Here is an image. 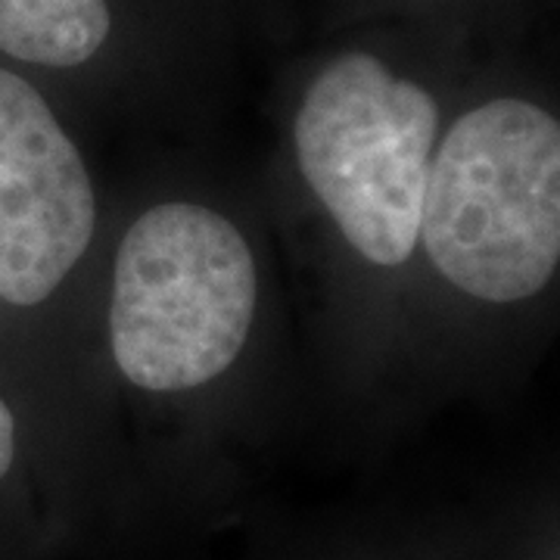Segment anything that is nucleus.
Wrapping results in <instances>:
<instances>
[{
  "instance_id": "f257e3e1",
  "label": "nucleus",
  "mask_w": 560,
  "mask_h": 560,
  "mask_svg": "<svg viewBox=\"0 0 560 560\" xmlns=\"http://www.w3.org/2000/svg\"><path fill=\"white\" fill-rule=\"evenodd\" d=\"M418 237L477 300L521 302L545 290L560 259L558 119L517 97L464 113L430 162Z\"/></svg>"
},
{
  "instance_id": "f03ea898",
  "label": "nucleus",
  "mask_w": 560,
  "mask_h": 560,
  "mask_svg": "<svg viewBox=\"0 0 560 560\" xmlns=\"http://www.w3.org/2000/svg\"><path fill=\"white\" fill-rule=\"evenodd\" d=\"M256 312V261L231 221L190 202L143 212L119 243L109 337L128 381L175 393L241 355Z\"/></svg>"
},
{
  "instance_id": "7ed1b4c3",
  "label": "nucleus",
  "mask_w": 560,
  "mask_h": 560,
  "mask_svg": "<svg viewBox=\"0 0 560 560\" xmlns=\"http://www.w3.org/2000/svg\"><path fill=\"white\" fill-rule=\"evenodd\" d=\"M436 128L430 91L361 50L327 62L302 97V175L374 265H401L415 253Z\"/></svg>"
},
{
  "instance_id": "20e7f679",
  "label": "nucleus",
  "mask_w": 560,
  "mask_h": 560,
  "mask_svg": "<svg viewBox=\"0 0 560 560\" xmlns=\"http://www.w3.org/2000/svg\"><path fill=\"white\" fill-rule=\"evenodd\" d=\"M94 184L47 101L0 69V296L38 305L94 237Z\"/></svg>"
},
{
  "instance_id": "39448f33",
  "label": "nucleus",
  "mask_w": 560,
  "mask_h": 560,
  "mask_svg": "<svg viewBox=\"0 0 560 560\" xmlns=\"http://www.w3.org/2000/svg\"><path fill=\"white\" fill-rule=\"evenodd\" d=\"M113 35L109 0H0V50L20 62L72 69Z\"/></svg>"
},
{
  "instance_id": "423d86ee",
  "label": "nucleus",
  "mask_w": 560,
  "mask_h": 560,
  "mask_svg": "<svg viewBox=\"0 0 560 560\" xmlns=\"http://www.w3.org/2000/svg\"><path fill=\"white\" fill-rule=\"evenodd\" d=\"M13 455H16V423H13L7 401L0 399V480L7 477Z\"/></svg>"
}]
</instances>
